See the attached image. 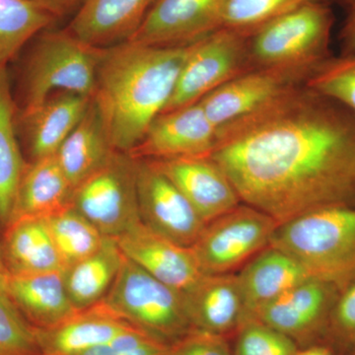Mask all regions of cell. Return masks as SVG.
Listing matches in <instances>:
<instances>
[{"instance_id":"obj_1","label":"cell","mask_w":355,"mask_h":355,"mask_svg":"<svg viewBox=\"0 0 355 355\" xmlns=\"http://www.w3.org/2000/svg\"><path fill=\"white\" fill-rule=\"evenodd\" d=\"M210 157L279 224L355 205V114L307 86L219 128Z\"/></svg>"},{"instance_id":"obj_2","label":"cell","mask_w":355,"mask_h":355,"mask_svg":"<svg viewBox=\"0 0 355 355\" xmlns=\"http://www.w3.org/2000/svg\"><path fill=\"white\" fill-rule=\"evenodd\" d=\"M190 44L105 48L92 99L116 151L130 153L174 94Z\"/></svg>"},{"instance_id":"obj_3","label":"cell","mask_w":355,"mask_h":355,"mask_svg":"<svg viewBox=\"0 0 355 355\" xmlns=\"http://www.w3.org/2000/svg\"><path fill=\"white\" fill-rule=\"evenodd\" d=\"M310 277L338 289L355 279V205L311 210L279 224L270 241Z\"/></svg>"},{"instance_id":"obj_4","label":"cell","mask_w":355,"mask_h":355,"mask_svg":"<svg viewBox=\"0 0 355 355\" xmlns=\"http://www.w3.org/2000/svg\"><path fill=\"white\" fill-rule=\"evenodd\" d=\"M104 51L69 30L43 33L26 60L20 112L37 108L58 92L92 98Z\"/></svg>"},{"instance_id":"obj_5","label":"cell","mask_w":355,"mask_h":355,"mask_svg":"<svg viewBox=\"0 0 355 355\" xmlns=\"http://www.w3.org/2000/svg\"><path fill=\"white\" fill-rule=\"evenodd\" d=\"M333 3L314 2L299 7L261 27L249 37L254 69L302 67L316 70L330 58L335 25Z\"/></svg>"},{"instance_id":"obj_6","label":"cell","mask_w":355,"mask_h":355,"mask_svg":"<svg viewBox=\"0 0 355 355\" xmlns=\"http://www.w3.org/2000/svg\"><path fill=\"white\" fill-rule=\"evenodd\" d=\"M102 301L133 328L167 345L191 330L183 293L125 257L118 277Z\"/></svg>"},{"instance_id":"obj_7","label":"cell","mask_w":355,"mask_h":355,"mask_svg":"<svg viewBox=\"0 0 355 355\" xmlns=\"http://www.w3.org/2000/svg\"><path fill=\"white\" fill-rule=\"evenodd\" d=\"M277 223L246 203L207 223L191 247L202 275L233 273L270 246Z\"/></svg>"},{"instance_id":"obj_8","label":"cell","mask_w":355,"mask_h":355,"mask_svg":"<svg viewBox=\"0 0 355 355\" xmlns=\"http://www.w3.org/2000/svg\"><path fill=\"white\" fill-rule=\"evenodd\" d=\"M72 205L106 237H118L139 223L135 159L116 151L76 187Z\"/></svg>"},{"instance_id":"obj_9","label":"cell","mask_w":355,"mask_h":355,"mask_svg":"<svg viewBox=\"0 0 355 355\" xmlns=\"http://www.w3.org/2000/svg\"><path fill=\"white\" fill-rule=\"evenodd\" d=\"M253 69L249 37L218 29L190 44L174 94L164 112L200 102L224 84Z\"/></svg>"},{"instance_id":"obj_10","label":"cell","mask_w":355,"mask_h":355,"mask_svg":"<svg viewBox=\"0 0 355 355\" xmlns=\"http://www.w3.org/2000/svg\"><path fill=\"white\" fill-rule=\"evenodd\" d=\"M140 222L157 234L191 248L207 222L153 161L135 159Z\"/></svg>"},{"instance_id":"obj_11","label":"cell","mask_w":355,"mask_h":355,"mask_svg":"<svg viewBox=\"0 0 355 355\" xmlns=\"http://www.w3.org/2000/svg\"><path fill=\"white\" fill-rule=\"evenodd\" d=\"M314 71L302 67L254 69L224 84L200 102L209 120L219 128L306 86Z\"/></svg>"},{"instance_id":"obj_12","label":"cell","mask_w":355,"mask_h":355,"mask_svg":"<svg viewBox=\"0 0 355 355\" xmlns=\"http://www.w3.org/2000/svg\"><path fill=\"white\" fill-rule=\"evenodd\" d=\"M217 133L218 128L198 102L156 116L128 155L146 160L210 156Z\"/></svg>"},{"instance_id":"obj_13","label":"cell","mask_w":355,"mask_h":355,"mask_svg":"<svg viewBox=\"0 0 355 355\" xmlns=\"http://www.w3.org/2000/svg\"><path fill=\"white\" fill-rule=\"evenodd\" d=\"M224 0H157L127 42L186 46L220 29Z\"/></svg>"},{"instance_id":"obj_14","label":"cell","mask_w":355,"mask_h":355,"mask_svg":"<svg viewBox=\"0 0 355 355\" xmlns=\"http://www.w3.org/2000/svg\"><path fill=\"white\" fill-rule=\"evenodd\" d=\"M151 161L207 223L242 203L227 174L210 156Z\"/></svg>"},{"instance_id":"obj_15","label":"cell","mask_w":355,"mask_h":355,"mask_svg":"<svg viewBox=\"0 0 355 355\" xmlns=\"http://www.w3.org/2000/svg\"><path fill=\"white\" fill-rule=\"evenodd\" d=\"M338 292L340 289L333 284L308 279L263 306L250 318L268 324L294 342L303 340L328 326Z\"/></svg>"},{"instance_id":"obj_16","label":"cell","mask_w":355,"mask_h":355,"mask_svg":"<svg viewBox=\"0 0 355 355\" xmlns=\"http://www.w3.org/2000/svg\"><path fill=\"white\" fill-rule=\"evenodd\" d=\"M114 239L128 260L177 291H186L202 275L191 248L157 234L141 222Z\"/></svg>"},{"instance_id":"obj_17","label":"cell","mask_w":355,"mask_h":355,"mask_svg":"<svg viewBox=\"0 0 355 355\" xmlns=\"http://www.w3.org/2000/svg\"><path fill=\"white\" fill-rule=\"evenodd\" d=\"M182 293L193 330L224 336L237 331L244 320V300L235 273L202 275Z\"/></svg>"},{"instance_id":"obj_18","label":"cell","mask_w":355,"mask_h":355,"mask_svg":"<svg viewBox=\"0 0 355 355\" xmlns=\"http://www.w3.org/2000/svg\"><path fill=\"white\" fill-rule=\"evenodd\" d=\"M92 98L58 92L37 108L20 112L18 133L24 137L32 161L55 155L87 111Z\"/></svg>"},{"instance_id":"obj_19","label":"cell","mask_w":355,"mask_h":355,"mask_svg":"<svg viewBox=\"0 0 355 355\" xmlns=\"http://www.w3.org/2000/svg\"><path fill=\"white\" fill-rule=\"evenodd\" d=\"M135 329L101 301L36 336L41 355H78Z\"/></svg>"},{"instance_id":"obj_20","label":"cell","mask_w":355,"mask_h":355,"mask_svg":"<svg viewBox=\"0 0 355 355\" xmlns=\"http://www.w3.org/2000/svg\"><path fill=\"white\" fill-rule=\"evenodd\" d=\"M157 0H83L69 30L77 38L108 48L132 38Z\"/></svg>"},{"instance_id":"obj_21","label":"cell","mask_w":355,"mask_h":355,"mask_svg":"<svg viewBox=\"0 0 355 355\" xmlns=\"http://www.w3.org/2000/svg\"><path fill=\"white\" fill-rule=\"evenodd\" d=\"M245 304V319L292 287L312 279L293 257L272 245L243 266L237 275Z\"/></svg>"},{"instance_id":"obj_22","label":"cell","mask_w":355,"mask_h":355,"mask_svg":"<svg viewBox=\"0 0 355 355\" xmlns=\"http://www.w3.org/2000/svg\"><path fill=\"white\" fill-rule=\"evenodd\" d=\"M6 293L35 329L53 328L77 312L65 288L62 270L9 275Z\"/></svg>"},{"instance_id":"obj_23","label":"cell","mask_w":355,"mask_h":355,"mask_svg":"<svg viewBox=\"0 0 355 355\" xmlns=\"http://www.w3.org/2000/svg\"><path fill=\"white\" fill-rule=\"evenodd\" d=\"M1 249L9 275L64 270L44 217H24L6 226Z\"/></svg>"},{"instance_id":"obj_24","label":"cell","mask_w":355,"mask_h":355,"mask_svg":"<svg viewBox=\"0 0 355 355\" xmlns=\"http://www.w3.org/2000/svg\"><path fill=\"white\" fill-rule=\"evenodd\" d=\"M73 191L55 155L31 161L21 177L9 222L46 218L72 205Z\"/></svg>"},{"instance_id":"obj_25","label":"cell","mask_w":355,"mask_h":355,"mask_svg":"<svg viewBox=\"0 0 355 355\" xmlns=\"http://www.w3.org/2000/svg\"><path fill=\"white\" fill-rule=\"evenodd\" d=\"M93 99L78 125L55 153L73 189L99 170L116 153Z\"/></svg>"},{"instance_id":"obj_26","label":"cell","mask_w":355,"mask_h":355,"mask_svg":"<svg viewBox=\"0 0 355 355\" xmlns=\"http://www.w3.org/2000/svg\"><path fill=\"white\" fill-rule=\"evenodd\" d=\"M123 261L125 256L116 240L106 237L95 253L62 270L65 288L77 311L92 307L106 297Z\"/></svg>"},{"instance_id":"obj_27","label":"cell","mask_w":355,"mask_h":355,"mask_svg":"<svg viewBox=\"0 0 355 355\" xmlns=\"http://www.w3.org/2000/svg\"><path fill=\"white\" fill-rule=\"evenodd\" d=\"M28 163L18 142L17 116L6 65L0 67V223L7 225Z\"/></svg>"},{"instance_id":"obj_28","label":"cell","mask_w":355,"mask_h":355,"mask_svg":"<svg viewBox=\"0 0 355 355\" xmlns=\"http://www.w3.org/2000/svg\"><path fill=\"white\" fill-rule=\"evenodd\" d=\"M55 19L46 9L30 0H0V67L6 65L33 37Z\"/></svg>"},{"instance_id":"obj_29","label":"cell","mask_w":355,"mask_h":355,"mask_svg":"<svg viewBox=\"0 0 355 355\" xmlns=\"http://www.w3.org/2000/svg\"><path fill=\"white\" fill-rule=\"evenodd\" d=\"M46 220L64 270L95 253L106 238L72 205L46 217Z\"/></svg>"},{"instance_id":"obj_30","label":"cell","mask_w":355,"mask_h":355,"mask_svg":"<svg viewBox=\"0 0 355 355\" xmlns=\"http://www.w3.org/2000/svg\"><path fill=\"white\" fill-rule=\"evenodd\" d=\"M314 2L333 3V0H224L220 29L250 37L280 16Z\"/></svg>"},{"instance_id":"obj_31","label":"cell","mask_w":355,"mask_h":355,"mask_svg":"<svg viewBox=\"0 0 355 355\" xmlns=\"http://www.w3.org/2000/svg\"><path fill=\"white\" fill-rule=\"evenodd\" d=\"M306 86L355 114V53L331 55L315 70Z\"/></svg>"},{"instance_id":"obj_32","label":"cell","mask_w":355,"mask_h":355,"mask_svg":"<svg viewBox=\"0 0 355 355\" xmlns=\"http://www.w3.org/2000/svg\"><path fill=\"white\" fill-rule=\"evenodd\" d=\"M0 355H41L36 329L6 293H0Z\"/></svg>"},{"instance_id":"obj_33","label":"cell","mask_w":355,"mask_h":355,"mask_svg":"<svg viewBox=\"0 0 355 355\" xmlns=\"http://www.w3.org/2000/svg\"><path fill=\"white\" fill-rule=\"evenodd\" d=\"M297 350L289 336L254 318H248L237 329L233 355H295Z\"/></svg>"},{"instance_id":"obj_34","label":"cell","mask_w":355,"mask_h":355,"mask_svg":"<svg viewBox=\"0 0 355 355\" xmlns=\"http://www.w3.org/2000/svg\"><path fill=\"white\" fill-rule=\"evenodd\" d=\"M169 345L137 329L78 355H167Z\"/></svg>"},{"instance_id":"obj_35","label":"cell","mask_w":355,"mask_h":355,"mask_svg":"<svg viewBox=\"0 0 355 355\" xmlns=\"http://www.w3.org/2000/svg\"><path fill=\"white\" fill-rule=\"evenodd\" d=\"M328 327L338 343L355 345V279L338 292Z\"/></svg>"},{"instance_id":"obj_36","label":"cell","mask_w":355,"mask_h":355,"mask_svg":"<svg viewBox=\"0 0 355 355\" xmlns=\"http://www.w3.org/2000/svg\"><path fill=\"white\" fill-rule=\"evenodd\" d=\"M167 355H233L223 336L191 329L169 345Z\"/></svg>"},{"instance_id":"obj_37","label":"cell","mask_w":355,"mask_h":355,"mask_svg":"<svg viewBox=\"0 0 355 355\" xmlns=\"http://www.w3.org/2000/svg\"><path fill=\"white\" fill-rule=\"evenodd\" d=\"M343 11L342 27L338 32L340 53H355V0H333Z\"/></svg>"},{"instance_id":"obj_38","label":"cell","mask_w":355,"mask_h":355,"mask_svg":"<svg viewBox=\"0 0 355 355\" xmlns=\"http://www.w3.org/2000/svg\"><path fill=\"white\" fill-rule=\"evenodd\" d=\"M39 6L43 7L53 17H62L78 8L83 0H30Z\"/></svg>"},{"instance_id":"obj_39","label":"cell","mask_w":355,"mask_h":355,"mask_svg":"<svg viewBox=\"0 0 355 355\" xmlns=\"http://www.w3.org/2000/svg\"><path fill=\"white\" fill-rule=\"evenodd\" d=\"M295 355H333L328 349L324 347H312L309 349L297 350Z\"/></svg>"},{"instance_id":"obj_40","label":"cell","mask_w":355,"mask_h":355,"mask_svg":"<svg viewBox=\"0 0 355 355\" xmlns=\"http://www.w3.org/2000/svg\"><path fill=\"white\" fill-rule=\"evenodd\" d=\"M8 279L9 273L6 272V270H0V293H6Z\"/></svg>"},{"instance_id":"obj_41","label":"cell","mask_w":355,"mask_h":355,"mask_svg":"<svg viewBox=\"0 0 355 355\" xmlns=\"http://www.w3.org/2000/svg\"><path fill=\"white\" fill-rule=\"evenodd\" d=\"M0 270L7 272L6 265H4L3 258H2L1 249H0Z\"/></svg>"},{"instance_id":"obj_42","label":"cell","mask_w":355,"mask_h":355,"mask_svg":"<svg viewBox=\"0 0 355 355\" xmlns=\"http://www.w3.org/2000/svg\"><path fill=\"white\" fill-rule=\"evenodd\" d=\"M354 355H355V349H354Z\"/></svg>"}]
</instances>
